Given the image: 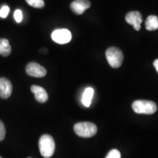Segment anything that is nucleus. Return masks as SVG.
Returning a JSON list of instances; mask_svg holds the SVG:
<instances>
[{
    "label": "nucleus",
    "instance_id": "nucleus-20",
    "mask_svg": "<svg viewBox=\"0 0 158 158\" xmlns=\"http://www.w3.org/2000/svg\"><path fill=\"white\" fill-rule=\"evenodd\" d=\"M0 158H2V157H0Z\"/></svg>",
    "mask_w": 158,
    "mask_h": 158
},
{
    "label": "nucleus",
    "instance_id": "nucleus-2",
    "mask_svg": "<svg viewBox=\"0 0 158 158\" xmlns=\"http://www.w3.org/2000/svg\"><path fill=\"white\" fill-rule=\"evenodd\" d=\"M133 109L136 114H153L157 110V106L155 102L151 100H138L133 103Z\"/></svg>",
    "mask_w": 158,
    "mask_h": 158
},
{
    "label": "nucleus",
    "instance_id": "nucleus-4",
    "mask_svg": "<svg viewBox=\"0 0 158 158\" xmlns=\"http://www.w3.org/2000/svg\"><path fill=\"white\" fill-rule=\"evenodd\" d=\"M106 55L108 63L113 68H119L123 62L124 55L119 48L110 47L107 49Z\"/></svg>",
    "mask_w": 158,
    "mask_h": 158
},
{
    "label": "nucleus",
    "instance_id": "nucleus-13",
    "mask_svg": "<svg viewBox=\"0 0 158 158\" xmlns=\"http://www.w3.org/2000/svg\"><path fill=\"white\" fill-rule=\"evenodd\" d=\"M11 53V46L7 39H0V55L7 56Z\"/></svg>",
    "mask_w": 158,
    "mask_h": 158
},
{
    "label": "nucleus",
    "instance_id": "nucleus-6",
    "mask_svg": "<svg viewBox=\"0 0 158 158\" xmlns=\"http://www.w3.org/2000/svg\"><path fill=\"white\" fill-rule=\"evenodd\" d=\"M26 72L29 76L35 78H42L47 73L45 68L36 62L29 63L26 68Z\"/></svg>",
    "mask_w": 158,
    "mask_h": 158
},
{
    "label": "nucleus",
    "instance_id": "nucleus-17",
    "mask_svg": "<svg viewBox=\"0 0 158 158\" xmlns=\"http://www.w3.org/2000/svg\"><path fill=\"white\" fill-rule=\"evenodd\" d=\"M14 19L17 23L21 22V21H22L23 19V15L21 10H16L15 11Z\"/></svg>",
    "mask_w": 158,
    "mask_h": 158
},
{
    "label": "nucleus",
    "instance_id": "nucleus-5",
    "mask_svg": "<svg viewBox=\"0 0 158 158\" xmlns=\"http://www.w3.org/2000/svg\"><path fill=\"white\" fill-rule=\"evenodd\" d=\"M51 38L55 43L59 44H66L72 39V35L68 29H56L51 34Z\"/></svg>",
    "mask_w": 158,
    "mask_h": 158
},
{
    "label": "nucleus",
    "instance_id": "nucleus-9",
    "mask_svg": "<svg viewBox=\"0 0 158 158\" xmlns=\"http://www.w3.org/2000/svg\"><path fill=\"white\" fill-rule=\"evenodd\" d=\"M13 86L8 79L0 78V97L2 99H7L11 95Z\"/></svg>",
    "mask_w": 158,
    "mask_h": 158
},
{
    "label": "nucleus",
    "instance_id": "nucleus-1",
    "mask_svg": "<svg viewBox=\"0 0 158 158\" xmlns=\"http://www.w3.org/2000/svg\"><path fill=\"white\" fill-rule=\"evenodd\" d=\"M39 149L43 157L49 158L53 156L55 151L54 138L46 134L41 136L39 141Z\"/></svg>",
    "mask_w": 158,
    "mask_h": 158
},
{
    "label": "nucleus",
    "instance_id": "nucleus-19",
    "mask_svg": "<svg viewBox=\"0 0 158 158\" xmlns=\"http://www.w3.org/2000/svg\"><path fill=\"white\" fill-rule=\"evenodd\" d=\"M154 66H155L156 70L158 73V59H156L155 62H154Z\"/></svg>",
    "mask_w": 158,
    "mask_h": 158
},
{
    "label": "nucleus",
    "instance_id": "nucleus-7",
    "mask_svg": "<svg viewBox=\"0 0 158 158\" xmlns=\"http://www.w3.org/2000/svg\"><path fill=\"white\" fill-rule=\"evenodd\" d=\"M125 20L127 23L133 25L134 29L136 31H139L141 29V24L143 21L142 15L138 11H131L128 13L125 16Z\"/></svg>",
    "mask_w": 158,
    "mask_h": 158
},
{
    "label": "nucleus",
    "instance_id": "nucleus-16",
    "mask_svg": "<svg viewBox=\"0 0 158 158\" xmlns=\"http://www.w3.org/2000/svg\"><path fill=\"white\" fill-rule=\"evenodd\" d=\"M10 11V8L8 6L4 5L1 9H0V17L5 19L7 16Z\"/></svg>",
    "mask_w": 158,
    "mask_h": 158
},
{
    "label": "nucleus",
    "instance_id": "nucleus-18",
    "mask_svg": "<svg viewBox=\"0 0 158 158\" xmlns=\"http://www.w3.org/2000/svg\"><path fill=\"white\" fill-rule=\"evenodd\" d=\"M6 134V130L5 127L4 125L3 122L0 120V141H3L4 138L5 137Z\"/></svg>",
    "mask_w": 158,
    "mask_h": 158
},
{
    "label": "nucleus",
    "instance_id": "nucleus-12",
    "mask_svg": "<svg viewBox=\"0 0 158 158\" xmlns=\"http://www.w3.org/2000/svg\"><path fill=\"white\" fill-rule=\"evenodd\" d=\"M93 95L94 89L92 87H87L84 90L82 98V102L84 106H86V107H89Z\"/></svg>",
    "mask_w": 158,
    "mask_h": 158
},
{
    "label": "nucleus",
    "instance_id": "nucleus-10",
    "mask_svg": "<svg viewBox=\"0 0 158 158\" xmlns=\"http://www.w3.org/2000/svg\"><path fill=\"white\" fill-rule=\"evenodd\" d=\"M31 91L32 92V93L34 94L35 98L36 99L37 102L43 103V102H45L48 100V93H47L46 91H45L43 87H41V86L33 85L31 87Z\"/></svg>",
    "mask_w": 158,
    "mask_h": 158
},
{
    "label": "nucleus",
    "instance_id": "nucleus-8",
    "mask_svg": "<svg viewBox=\"0 0 158 158\" xmlns=\"http://www.w3.org/2000/svg\"><path fill=\"white\" fill-rule=\"evenodd\" d=\"M90 7L91 3L89 0H75L70 4L71 10L77 15L83 14Z\"/></svg>",
    "mask_w": 158,
    "mask_h": 158
},
{
    "label": "nucleus",
    "instance_id": "nucleus-11",
    "mask_svg": "<svg viewBox=\"0 0 158 158\" xmlns=\"http://www.w3.org/2000/svg\"><path fill=\"white\" fill-rule=\"evenodd\" d=\"M146 29L148 31H155L158 29V17L156 15H149L146 20Z\"/></svg>",
    "mask_w": 158,
    "mask_h": 158
},
{
    "label": "nucleus",
    "instance_id": "nucleus-14",
    "mask_svg": "<svg viewBox=\"0 0 158 158\" xmlns=\"http://www.w3.org/2000/svg\"><path fill=\"white\" fill-rule=\"evenodd\" d=\"M27 4L35 8H43L45 6L43 0H26Z\"/></svg>",
    "mask_w": 158,
    "mask_h": 158
},
{
    "label": "nucleus",
    "instance_id": "nucleus-15",
    "mask_svg": "<svg viewBox=\"0 0 158 158\" xmlns=\"http://www.w3.org/2000/svg\"><path fill=\"white\" fill-rule=\"evenodd\" d=\"M106 158H121V154L117 149H112L108 153Z\"/></svg>",
    "mask_w": 158,
    "mask_h": 158
},
{
    "label": "nucleus",
    "instance_id": "nucleus-3",
    "mask_svg": "<svg viewBox=\"0 0 158 158\" xmlns=\"http://www.w3.org/2000/svg\"><path fill=\"white\" fill-rule=\"evenodd\" d=\"M74 131L80 137L90 138L97 133L98 127L92 122H79L75 124Z\"/></svg>",
    "mask_w": 158,
    "mask_h": 158
}]
</instances>
